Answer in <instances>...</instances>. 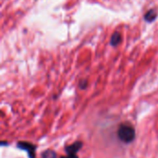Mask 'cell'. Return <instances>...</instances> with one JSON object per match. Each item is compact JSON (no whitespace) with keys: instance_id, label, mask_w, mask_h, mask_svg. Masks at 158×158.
I'll use <instances>...</instances> for the list:
<instances>
[{"instance_id":"cell-5","label":"cell","mask_w":158,"mask_h":158,"mask_svg":"<svg viewBox=\"0 0 158 158\" xmlns=\"http://www.w3.org/2000/svg\"><path fill=\"white\" fill-rule=\"evenodd\" d=\"M156 18H157V12H156V10L154 9V8L149 9L147 12H145V14H144V16H143V19H144L146 22H149V23L153 22Z\"/></svg>"},{"instance_id":"cell-7","label":"cell","mask_w":158,"mask_h":158,"mask_svg":"<svg viewBox=\"0 0 158 158\" xmlns=\"http://www.w3.org/2000/svg\"><path fill=\"white\" fill-rule=\"evenodd\" d=\"M87 86H88V81H87V80H81V81H80L79 87H80L81 89L84 90V89L87 88Z\"/></svg>"},{"instance_id":"cell-1","label":"cell","mask_w":158,"mask_h":158,"mask_svg":"<svg viewBox=\"0 0 158 158\" xmlns=\"http://www.w3.org/2000/svg\"><path fill=\"white\" fill-rule=\"evenodd\" d=\"M118 137L124 143H130L135 139V130L129 123H122L118 130Z\"/></svg>"},{"instance_id":"cell-6","label":"cell","mask_w":158,"mask_h":158,"mask_svg":"<svg viewBox=\"0 0 158 158\" xmlns=\"http://www.w3.org/2000/svg\"><path fill=\"white\" fill-rule=\"evenodd\" d=\"M42 158H57L56 154L53 150H46L42 154Z\"/></svg>"},{"instance_id":"cell-4","label":"cell","mask_w":158,"mask_h":158,"mask_svg":"<svg viewBox=\"0 0 158 158\" xmlns=\"http://www.w3.org/2000/svg\"><path fill=\"white\" fill-rule=\"evenodd\" d=\"M122 42V35L119 31H115L110 38V45H112L113 47H117L118 45H119Z\"/></svg>"},{"instance_id":"cell-3","label":"cell","mask_w":158,"mask_h":158,"mask_svg":"<svg viewBox=\"0 0 158 158\" xmlns=\"http://www.w3.org/2000/svg\"><path fill=\"white\" fill-rule=\"evenodd\" d=\"M82 147V143L81 142H76L70 145L66 146L65 150L68 155H77V153L80 151V149Z\"/></svg>"},{"instance_id":"cell-8","label":"cell","mask_w":158,"mask_h":158,"mask_svg":"<svg viewBox=\"0 0 158 158\" xmlns=\"http://www.w3.org/2000/svg\"><path fill=\"white\" fill-rule=\"evenodd\" d=\"M61 158H79L77 155H68L67 156H62Z\"/></svg>"},{"instance_id":"cell-2","label":"cell","mask_w":158,"mask_h":158,"mask_svg":"<svg viewBox=\"0 0 158 158\" xmlns=\"http://www.w3.org/2000/svg\"><path fill=\"white\" fill-rule=\"evenodd\" d=\"M18 147L21 150H25L28 152V155L30 158H34L35 157V149L36 147L31 144V143H25V142H19L18 143Z\"/></svg>"}]
</instances>
